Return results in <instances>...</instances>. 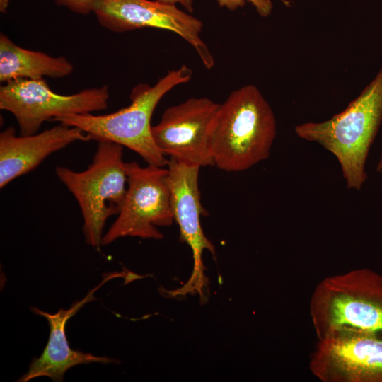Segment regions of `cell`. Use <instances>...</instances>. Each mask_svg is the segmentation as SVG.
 Segmentation results:
<instances>
[{
    "label": "cell",
    "instance_id": "cell-15",
    "mask_svg": "<svg viewBox=\"0 0 382 382\" xmlns=\"http://www.w3.org/2000/svg\"><path fill=\"white\" fill-rule=\"evenodd\" d=\"M220 7H224L230 11H235L243 7L246 2L250 3L256 9L258 14L262 17L269 16L272 10L271 0H216ZM286 2L284 0H281Z\"/></svg>",
    "mask_w": 382,
    "mask_h": 382
},
{
    "label": "cell",
    "instance_id": "cell-13",
    "mask_svg": "<svg viewBox=\"0 0 382 382\" xmlns=\"http://www.w3.org/2000/svg\"><path fill=\"white\" fill-rule=\"evenodd\" d=\"M88 141L79 128L59 124L30 135L9 127L0 134V187L37 168L51 154L76 141Z\"/></svg>",
    "mask_w": 382,
    "mask_h": 382
},
{
    "label": "cell",
    "instance_id": "cell-14",
    "mask_svg": "<svg viewBox=\"0 0 382 382\" xmlns=\"http://www.w3.org/2000/svg\"><path fill=\"white\" fill-rule=\"evenodd\" d=\"M74 70L64 57H54L15 44L5 34L0 35V81L6 83L19 79H40L44 76L63 78Z\"/></svg>",
    "mask_w": 382,
    "mask_h": 382
},
{
    "label": "cell",
    "instance_id": "cell-7",
    "mask_svg": "<svg viewBox=\"0 0 382 382\" xmlns=\"http://www.w3.org/2000/svg\"><path fill=\"white\" fill-rule=\"evenodd\" d=\"M109 97L105 85L61 95L53 92L44 79H19L1 86L0 108L14 116L20 134L30 135L37 133L45 121L105 110Z\"/></svg>",
    "mask_w": 382,
    "mask_h": 382
},
{
    "label": "cell",
    "instance_id": "cell-18",
    "mask_svg": "<svg viewBox=\"0 0 382 382\" xmlns=\"http://www.w3.org/2000/svg\"><path fill=\"white\" fill-rule=\"evenodd\" d=\"M10 0H0V11L5 13L9 5Z\"/></svg>",
    "mask_w": 382,
    "mask_h": 382
},
{
    "label": "cell",
    "instance_id": "cell-1",
    "mask_svg": "<svg viewBox=\"0 0 382 382\" xmlns=\"http://www.w3.org/2000/svg\"><path fill=\"white\" fill-rule=\"evenodd\" d=\"M277 135L273 110L260 91L245 85L220 103L209 134L214 166L226 172L248 170L268 158Z\"/></svg>",
    "mask_w": 382,
    "mask_h": 382
},
{
    "label": "cell",
    "instance_id": "cell-17",
    "mask_svg": "<svg viewBox=\"0 0 382 382\" xmlns=\"http://www.w3.org/2000/svg\"><path fill=\"white\" fill-rule=\"evenodd\" d=\"M161 3L175 4H180L183 6L188 12L193 11L194 0H156Z\"/></svg>",
    "mask_w": 382,
    "mask_h": 382
},
{
    "label": "cell",
    "instance_id": "cell-6",
    "mask_svg": "<svg viewBox=\"0 0 382 382\" xmlns=\"http://www.w3.org/2000/svg\"><path fill=\"white\" fill-rule=\"evenodd\" d=\"M127 188L118 216L103 236L102 245L125 236L161 239L158 226H170L174 219L167 168L125 162Z\"/></svg>",
    "mask_w": 382,
    "mask_h": 382
},
{
    "label": "cell",
    "instance_id": "cell-5",
    "mask_svg": "<svg viewBox=\"0 0 382 382\" xmlns=\"http://www.w3.org/2000/svg\"><path fill=\"white\" fill-rule=\"evenodd\" d=\"M55 173L79 204L86 243L99 250L105 224L110 216L119 214L127 193L123 146L100 141L86 170L76 172L57 166Z\"/></svg>",
    "mask_w": 382,
    "mask_h": 382
},
{
    "label": "cell",
    "instance_id": "cell-3",
    "mask_svg": "<svg viewBox=\"0 0 382 382\" xmlns=\"http://www.w3.org/2000/svg\"><path fill=\"white\" fill-rule=\"evenodd\" d=\"M192 70L185 65L171 70L154 86L139 83L130 94L131 103L116 112L59 117L52 121L79 128L90 140L108 141L129 148L148 165L164 167L168 160L156 145L151 132L153 112L161 98L178 85L188 82Z\"/></svg>",
    "mask_w": 382,
    "mask_h": 382
},
{
    "label": "cell",
    "instance_id": "cell-2",
    "mask_svg": "<svg viewBox=\"0 0 382 382\" xmlns=\"http://www.w3.org/2000/svg\"><path fill=\"white\" fill-rule=\"evenodd\" d=\"M382 122V66L345 110L323 122L295 126L302 139L317 143L337 159L347 189L360 190L370 149Z\"/></svg>",
    "mask_w": 382,
    "mask_h": 382
},
{
    "label": "cell",
    "instance_id": "cell-12",
    "mask_svg": "<svg viewBox=\"0 0 382 382\" xmlns=\"http://www.w3.org/2000/svg\"><path fill=\"white\" fill-rule=\"evenodd\" d=\"M126 272H108L105 274L102 282L91 289L83 299L75 301L69 309H59L52 314L36 307L32 311L45 318L50 327V337L42 354L34 358L28 371L17 381L27 382L40 376H47L54 381H63L64 375L70 368L79 364L100 363L108 364L117 363L115 359L98 357L91 353L72 349L66 335V325L69 318L74 316L83 306L97 299L93 294L105 282L117 277H125Z\"/></svg>",
    "mask_w": 382,
    "mask_h": 382
},
{
    "label": "cell",
    "instance_id": "cell-4",
    "mask_svg": "<svg viewBox=\"0 0 382 382\" xmlns=\"http://www.w3.org/2000/svg\"><path fill=\"white\" fill-rule=\"evenodd\" d=\"M309 312L318 339L342 330L382 332V275L359 268L323 279Z\"/></svg>",
    "mask_w": 382,
    "mask_h": 382
},
{
    "label": "cell",
    "instance_id": "cell-9",
    "mask_svg": "<svg viewBox=\"0 0 382 382\" xmlns=\"http://www.w3.org/2000/svg\"><path fill=\"white\" fill-rule=\"evenodd\" d=\"M200 166L172 158L167 164V184L170 192L171 210L180 230V239L191 249L193 269L187 282L168 296H175L197 294L202 300L207 279L204 273L202 255L208 250L215 255V248L204 235L200 218L207 214L201 203L199 190Z\"/></svg>",
    "mask_w": 382,
    "mask_h": 382
},
{
    "label": "cell",
    "instance_id": "cell-8",
    "mask_svg": "<svg viewBox=\"0 0 382 382\" xmlns=\"http://www.w3.org/2000/svg\"><path fill=\"white\" fill-rule=\"evenodd\" d=\"M308 364L322 382H382V332H333L318 339Z\"/></svg>",
    "mask_w": 382,
    "mask_h": 382
},
{
    "label": "cell",
    "instance_id": "cell-19",
    "mask_svg": "<svg viewBox=\"0 0 382 382\" xmlns=\"http://www.w3.org/2000/svg\"><path fill=\"white\" fill-rule=\"evenodd\" d=\"M376 171L378 173H382V151H381V153L380 154L379 160H378V163L376 165Z\"/></svg>",
    "mask_w": 382,
    "mask_h": 382
},
{
    "label": "cell",
    "instance_id": "cell-10",
    "mask_svg": "<svg viewBox=\"0 0 382 382\" xmlns=\"http://www.w3.org/2000/svg\"><path fill=\"white\" fill-rule=\"evenodd\" d=\"M93 13L102 27L115 33L144 28L173 32L195 49L207 69L214 66V57L200 36L202 21L175 4L156 0H96Z\"/></svg>",
    "mask_w": 382,
    "mask_h": 382
},
{
    "label": "cell",
    "instance_id": "cell-16",
    "mask_svg": "<svg viewBox=\"0 0 382 382\" xmlns=\"http://www.w3.org/2000/svg\"><path fill=\"white\" fill-rule=\"evenodd\" d=\"M59 6L66 7L71 11L80 14L88 15L93 13V8L96 0H54Z\"/></svg>",
    "mask_w": 382,
    "mask_h": 382
},
{
    "label": "cell",
    "instance_id": "cell-11",
    "mask_svg": "<svg viewBox=\"0 0 382 382\" xmlns=\"http://www.w3.org/2000/svg\"><path fill=\"white\" fill-rule=\"evenodd\" d=\"M219 104L206 97L191 98L167 108L160 122L151 127L160 151L186 163L214 166L209 134Z\"/></svg>",
    "mask_w": 382,
    "mask_h": 382
}]
</instances>
